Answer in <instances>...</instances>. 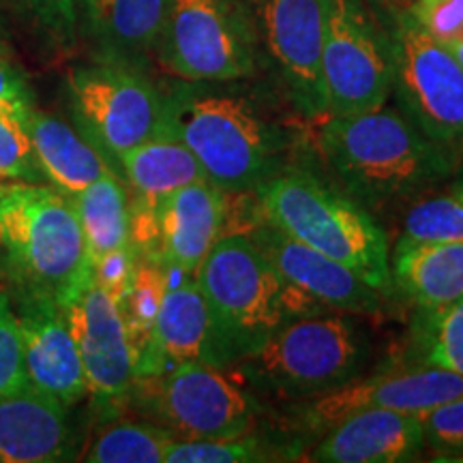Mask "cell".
<instances>
[{
	"label": "cell",
	"mask_w": 463,
	"mask_h": 463,
	"mask_svg": "<svg viewBox=\"0 0 463 463\" xmlns=\"http://www.w3.org/2000/svg\"><path fill=\"white\" fill-rule=\"evenodd\" d=\"M422 414L399 410H363L322 433L309 461L402 463L425 453Z\"/></svg>",
	"instance_id": "20"
},
{
	"label": "cell",
	"mask_w": 463,
	"mask_h": 463,
	"mask_svg": "<svg viewBox=\"0 0 463 463\" xmlns=\"http://www.w3.org/2000/svg\"><path fill=\"white\" fill-rule=\"evenodd\" d=\"M42 167L34 159L26 118L0 109V187L9 183H42Z\"/></svg>",
	"instance_id": "31"
},
{
	"label": "cell",
	"mask_w": 463,
	"mask_h": 463,
	"mask_svg": "<svg viewBox=\"0 0 463 463\" xmlns=\"http://www.w3.org/2000/svg\"><path fill=\"white\" fill-rule=\"evenodd\" d=\"M307 439L292 431L258 430L234 438L176 439L165 450V463H260L294 461L305 453Z\"/></svg>",
	"instance_id": "25"
},
{
	"label": "cell",
	"mask_w": 463,
	"mask_h": 463,
	"mask_svg": "<svg viewBox=\"0 0 463 463\" xmlns=\"http://www.w3.org/2000/svg\"><path fill=\"white\" fill-rule=\"evenodd\" d=\"M245 234L256 242V247L283 279L303 289L328 309L354 316L389 314V305L395 298L378 292L344 264L288 236L262 215H258L256 222L249 225Z\"/></svg>",
	"instance_id": "15"
},
{
	"label": "cell",
	"mask_w": 463,
	"mask_h": 463,
	"mask_svg": "<svg viewBox=\"0 0 463 463\" xmlns=\"http://www.w3.org/2000/svg\"><path fill=\"white\" fill-rule=\"evenodd\" d=\"M425 447L439 459L463 461V397L422 414Z\"/></svg>",
	"instance_id": "33"
},
{
	"label": "cell",
	"mask_w": 463,
	"mask_h": 463,
	"mask_svg": "<svg viewBox=\"0 0 463 463\" xmlns=\"http://www.w3.org/2000/svg\"><path fill=\"white\" fill-rule=\"evenodd\" d=\"M127 399L176 439L242 436L264 419L262 397L234 369L206 363L136 378Z\"/></svg>",
	"instance_id": "7"
},
{
	"label": "cell",
	"mask_w": 463,
	"mask_h": 463,
	"mask_svg": "<svg viewBox=\"0 0 463 463\" xmlns=\"http://www.w3.org/2000/svg\"><path fill=\"white\" fill-rule=\"evenodd\" d=\"M0 275H9L7 241H5V232H3V225H0Z\"/></svg>",
	"instance_id": "38"
},
{
	"label": "cell",
	"mask_w": 463,
	"mask_h": 463,
	"mask_svg": "<svg viewBox=\"0 0 463 463\" xmlns=\"http://www.w3.org/2000/svg\"><path fill=\"white\" fill-rule=\"evenodd\" d=\"M395 56L392 95L419 129L463 159V67L410 11L386 17Z\"/></svg>",
	"instance_id": "10"
},
{
	"label": "cell",
	"mask_w": 463,
	"mask_h": 463,
	"mask_svg": "<svg viewBox=\"0 0 463 463\" xmlns=\"http://www.w3.org/2000/svg\"><path fill=\"white\" fill-rule=\"evenodd\" d=\"M90 262L103 253L131 245L129 195L118 174L106 172L84 191L71 195Z\"/></svg>",
	"instance_id": "27"
},
{
	"label": "cell",
	"mask_w": 463,
	"mask_h": 463,
	"mask_svg": "<svg viewBox=\"0 0 463 463\" xmlns=\"http://www.w3.org/2000/svg\"><path fill=\"white\" fill-rule=\"evenodd\" d=\"M455 191L457 194H459V198H461V202H463V167L459 170V174H457V181H455Z\"/></svg>",
	"instance_id": "40"
},
{
	"label": "cell",
	"mask_w": 463,
	"mask_h": 463,
	"mask_svg": "<svg viewBox=\"0 0 463 463\" xmlns=\"http://www.w3.org/2000/svg\"><path fill=\"white\" fill-rule=\"evenodd\" d=\"M463 397V375L431 364H403L361 375L337 391L289 403L283 430L305 439L320 438L333 425L363 410H399L425 414Z\"/></svg>",
	"instance_id": "13"
},
{
	"label": "cell",
	"mask_w": 463,
	"mask_h": 463,
	"mask_svg": "<svg viewBox=\"0 0 463 463\" xmlns=\"http://www.w3.org/2000/svg\"><path fill=\"white\" fill-rule=\"evenodd\" d=\"M444 45H447V48L450 50V54H453L457 61H459V65L463 67V37L453 39V42H449V43H444Z\"/></svg>",
	"instance_id": "39"
},
{
	"label": "cell",
	"mask_w": 463,
	"mask_h": 463,
	"mask_svg": "<svg viewBox=\"0 0 463 463\" xmlns=\"http://www.w3.org/2000/svg\"><path fill=\"white\" fill-rule=\"evenodd\" d=\"M402 363L431 364L463 375V298L433 309H416Z\"/></svg>",
	"instance_id": "28"
},
{
	"label": "cell",
	"mask_w": 463,
	"mask_h": 463,
	"mask_svg": "<svg viewBox=\"0 0 463 463\" xmlns=\"http://www.w3.org/2000/svg\"><path fill=\"white\" fill-rule=\"evenodd\" d=\"M26 386L28 375L15 307L9 294L0 289V397H7Z\"/></svg>",
	"instance_id": "32"
},
{
	"label": "cell",
	"mask_w": 463,
	"mask_h": 463,
	"mask_svg": "<svg viewBox=\"0 0 463 463\" xmlns=\"http://www.w3.org/2000/svg\"><path fill=\"white\" fill-rule=\"evenodd\" d=\"M48 17H71L73 0H31Z\"/></svg>",
	"instance_id": "37"
},
{
	"label": "cell",
	"mask_w": 463,
	"mask_h": 463,
	"mask_svg": "<svg viewBox=\"0 0 463 463\" xmlns=\"http://www.w3.org/2000/svg\"><path fill=\"white\" fill-rule=\"evenodd\" d=\"M82 361L89 395L99 403L127 399L133 363L118 307L92 279V273L69 297L58 300Z\"/></svg>",
	"instance_id": "14"
},
{
	"label": "cell",
	"mask_w": 463,
	"mask_h": 463,
	"mask_svg": "<svg viewBox=\"0 0 463 463\" xmlns=\"http://www.w3.org/2000/svg\"><path fill=\"white\" fill-rule=\"evenodd\" d=\"M256 31L260 61L279 84L281 97L300 118H326L322 86L324 0H245Z\"/></svg>",
	"instance_id": "12"
},
{
	"label": "cell",
	"mask_w": 463,
	"mask_h": 463,
	"mask_svg": "<svg viewBox=\"0 0 463 463\" xmlns=\"http://www.w3.org/2000/svg\"><path fill=\"white\" fill-rule=\"evenodd\" d=\"M80 133L118 174L125 153L165 127L164 95L125 65L73 69L67 78Z\"/></svg>",
	"instance_id": "11"
},
{
	"label": "cell",
	"mask_w": 463,
	"mask_h": 463,
	"mask_svg": "<svg viewBox=\"0 0 463 463\" xmlns=\"http://www.w3.org/2000/svg\"><path fill=\"white\" fill-rule=\"evenodd\" d=\"M253 198L266 222L399 300L391 279L389 236L373 213L339 184L294 159L258 184Z\"/></svg>",
	"instance_id": "3"
},
{
	"label": "cell",
	"mask_w": 463,
	"mask_h": 463,
	"mask_svg": "<svg viewBox=\"0 0 463 463\" xmlns=\"http://www.w3.org/2000/svg\"><path fill=\"white\" fill-rule=\"evenodd\" d=\"M28 384L71 408L89 395L82 361L56 298L22 289L15 307Z\"/></svg>",
	"instance_id": "17"
},
{
	"label": "cell",
	"mask_w": 463,
	"mask_h": 463,
	"mask_svg": "<svg viewBox=\"0 0 463 463\" xmlns=\"http://www.w3.org/2000/svg\"><path fill=\"white\" fill-rule=\"evenodd\" d=\"M391 279L397 297L433 309L463 298V242L399 239L391 249Z\"/></svg>",
	"instance_id": "22"
},
{
	"label": "cell",
	"mask_w": 463,
	"mask_h": 463,
	"mask_svg": "<svg viewBox=\"0 0 463 463\" xmlns=\"http://www.w3.org/2000/svg\"><path fill=\"white\" fill-rule=\"evenodd\" d=\"M174 436L155 422L118 420L97 433L82 457L90 463H165Z\"/></svg>",
	"instance_id": "29"
},
{
	"label": "cell",
	"mask_w": 463,
	"mask_h": 463,
	"mask_svg": "<svg viewBox=\"0 0 463 463\" xmlns=\"http://www.w3.org/2000/svg\"><path fill=\"white\" fill-rule=\"evenodd\" d=\"M183 363L230 367L219 344L211 307L195 281V275L167 269V288L155 326L146 375L165 372Z\"/></svg>",
	"instance_id": "18"
},
{
	"label": "cell",
	"mask_w": 463,
	"mask_h": 463,
	"mask_svg": "<svg viewBox=\"0 0 463 463\" xmlns=\"http://www.w3.org/2000/svg\"><path fill=\"white\" fill-rule=\"evenodd\" d=\"M167 288V269L159 260L137 256L133 275L125 297L120 298L118 311L123 317L127 345L133 363V380L142 378L148 372L150 352H153L155 326L164 294Z\"/></svg>",
	"instance_id": "26"
},
{
	"label": "cell",
	"mask_w": 463,
	"mask_h": 463,
	"mask_svg": "<svg viewBox=\"0 0 463 463\" xmlns=\"http://www.w3.org/2000/svg\"><path fill=\"white\" fill-rule=\"evenodd\" d=\"M129 187V242L137 256L155 258L157 208L184 184L206 181L204 170L170 127L137 144L118 161Z\"/></svg>",
	"instance_id": "16"
},
{
	"label": "cell",
	"mask_w": 463,
	"mask_h": 463,
	"mask_svg": "<svg viewBox=\"0 0 463 463\" xmlns=\"http://www.w3.org/2000/svg\"><path fill=\"white\" fill-rule=\"evenodd\" d=\"M195 281L211 307L219 344L232 367L292 322L297 286L288 283L247 234H223Z\"/></svg>",
	"instance_id": "5"
},
{
	"label": "cell",
	"mask_w": 463,
	"mask_h": 463,
	"mask_svg": "<svg viewBox=\"0 0 463 463\" xmlns=\"http://www.w3.org/2000/svg\"><path fill=\"white\" fill-rule=\"evenodd\" d=\"M414 242H463V202L455 187L431 189L403 206L402 236Z\"/></svg>",
	"instance_id": "30"
},
{
	"label": "cell",
	"mask_w": 463,
	"mask_h": 463,
	"mask_svg": "<svg viewBox=\"0 0 463 463\" xmlns=\"http://www.w3.org/2000/svg\"><path fill=\"white\" fill-rule=\"evenodd\" d=\"M69 408L28 384L0 397V463L73 459Z\"/></svg>",
	"instance_id": "21"
},
{
	"label": "cell",
	"mask_w": 463,
	"mask_h": 463,
	"mask_svg": "<svg viewBox=\"0 0 463 463\" xmlns=\"http://www.w3.org/2000/svg\"><path fill=\"white\" fill-rule=\"evenodd\" d=\"M241 82L183 80L164 95L165 125L225 194H249L292 164L303 146L298 125L307 123Z\"/></svg>",
	"instance_id": "1"
},
{
	"label": "cell",
	"mask_w": 463,
	"mask_h": 463,
	"mask_svg": "<svg viewBox=\"0 0 463 463\" xmlns=\"http://www.w3.org/2000/svg\"><path fill=\"white\" fill-rule=\"evenodd\" d=\"M99 42L120 56L157 48L170 0H82Z\"/></svg>",
	"instance_id": "24"
},
{
	"label": "cell",
	"mask_w": 463,
	"mask_h": 463,
	"mask_svg": "<svg viewBox=\"0 0 463 463\" xmlns=\"http://www.w3.org/2000/svg\"><path fill=\"white\" fill-rule=\"evenodd\" d=\"M90 266L92 279L118 307L120 298L125 297L127 288H129L133 266H136V251H133V247L127 245L103 253V256L92 260Z\"/></svg>",
	"instance_id": "35"
},
{
	"label": "cell",
	"mask_w": 463,
	"mask_h": 463,
	"mask_svg": "<svg viewBox=\"0 0 463 463\" xmlns=\"http://www.w3.org/2000/svg\"><path fill=\"white\" fill-rule=\"evenodd\" d=\"M0 225L7 241L9 277L22 289L62 300L92 273L73 200L42 183L0 187Z\"/></svg>",
	"instance_id": "6"
},
{
	"label": "cell",
	"mask_w": 463,
	"mask_h": 463,
	"mask_svg": "<svg viewBox=\"0 0 463 463\" xmlns=\"http://www.w3.org/2000/svg\"><path fill=\"white\" fill-rule=\"evenodd\" d=\"M317 125V157L328 176L369 213H389L439 187L459 161L386 103Z\"/></svg>",
	"instance_id": "2"
},
{
	"label": "cell",
	"mask_w": 463,
	"mask_h": 463,
	"mask_svg": "<svg viewBox=\"0 0 463 463\" xmlns=\"http://www.w3.org/2000/svg\"><path fill=\"white\" fill-rule=\"evenodd\" d=\"M410 14L439 43L463 37V0H414Z\"/></svg>",
	"instance_id": "34"
},
{
	"label": "cell",
	"mask_w": 463,
	"mask_h": 463,
	"mask_svg": "<svg viewBox=\"0 0 463 463\" xmlns=\"http://www.w3.org/2000/svg\"><path fill=\"white\" fill-rule=\"evenodd\" d=\"M320 67L326 118L389 101L395 82L391 33L367 0H324Z\"/></svg>",
	"instance_id": "9"
},
{
	"label": "cell",
	"mask_w": 463,
	"mask_h": 463,
	"mask_svg": "<svg viewBox=\"0 0 463 463\" xmlns=\"http://www.w3.org/2000/svg\"><path fill=\"white\" fill-rule=\"evenodd\" d=\"M0 109H9L24 118L33 109L26 84L5 61H0Z\"/></svg>",
	"instance_id": "36"
},
{
	"label": "cell",
	"mask_w": 463,
	"mask_h": 463,
	"mask_svg": "<svg viewBox=\"0 0 463 463\" xmlns=\"http://www.w3.org/2000/svg\"><path fill=\"white\" fill-rule=\"evenodd\" d=\"M372 354L367 326L354 314L331 309L288 322L232 369L260 397L297 403L361 378Z\"/></svg>",
	"instance_id": "4"
},
{
	"label": "cell",
	"mask_w": 463,
	"mask_h": 463,
	"mask_svg": "<svg viewBox=\"0 0 463 463\" xmlns=\"http://www.w3.org/2000/svg\"><path fill=\"white\" fill-rule=\"evenodd\" d=\"M159 61L187 82L256 78L260 48L245 0H170Z\"/></svg>",
	"instance_id": "8"
},
{
	"label": "cell",
	"mask_w": 463,
	"mask_h": 463,
	"mask_svg": "<svg viewBox=\"0 0 463 463\" xmlns=\"http://www.w3.org/2000/svg\"><path fill=\"white\" fill-rule=\"evenodd\" d=\"M225 234V191L208 181L184 184L157 208L155 260L184 275L198 273Z\"/></svg>",
	"instance_id": "19"
},
{
	"label": "cell",
	"mask_w": 463,
	"mask_h": 463,
	"mask_svg": "<svg viewBox=\"0 0 463 463\" xmlns=\"http://www.w3.org/2000/svg\"><path fill=\"white\" fill-rule=\"evenodd\" d=\"M26 127L31 133L34 159L42 167L45 181L69 198L84 191L106 172H114L82 133L54 116L31 109Z\"/></svg>",
	"instance_id": "23"
}]
</instances>
